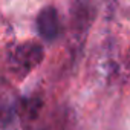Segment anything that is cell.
I'll use <instances>...</instances> for the list:
<instances>
[{
	"label": "cell",
	"mask_w": 130,
	"mask_h": 130,
	"mask_svg": "<svg viewBox=\"0 0 130 130\" xmlns=\"http://www.w3.org/2000/svg\"><path fill=\"white\" fill-rule=\"evenodd\" d=\"M41 58H43L41 46L37 44V43H31L29 41V43L17 46L12 51V54L9 57V61H11L12 71L15 74L26 75L41 61Z\"/></svg>",
	"instance_id": "cell-1"
},
{
	"label": "cell",
	"mask_w": 130,
	"mask_h": 130,
	"mask_svg": "<svg viewBox=\"0 0 130 130\" xmlns=\"http://www.w3.org/2000/svg\"><path fill=\"white\" fill-rule=\"evenodd\" d=\"M37 28L40 35L44 40H55L60 35V19H58V12L55 8L47 6L44 9H41L37 15Z\"/></svg>",
	"instance_id": "cell-2"
}]
</instances>
